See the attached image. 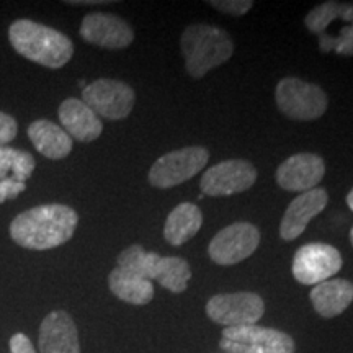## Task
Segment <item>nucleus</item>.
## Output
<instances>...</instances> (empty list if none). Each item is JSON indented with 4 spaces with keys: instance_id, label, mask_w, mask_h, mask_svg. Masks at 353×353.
<instances>
[{
    "instance_id": "nucleus-1",
    "label": "nucleus",
    "mask_w": 353,
    "mask_h": 353,
    "mask_svg": "<svg viewBox=\"0 0 353 353\" xmlns=\"http://www.w3.org/2000/svg\"><path fill=\"white\" fill-rule=\"evenodd\" d=\"M79 216L70 206L41 205L17 216L10 224L13 242L32 250L63 245L74 236Z\"/></svg>"
},
{
    "instance_id": "nucleus-2",
    "label": "nucleus",
    "mask_w": 353,
    "mask_h": 353,
    "mask_svg": "<svg viewBox=\"0 0 353 353\" xmlns=\"http://www.w3.org/2000/svg\"><path fill=\"white\" fill-rule=\"evenodd\" d=\"M8 39L19 54L50 69L63 68L74 54V44L64 33L32 20L13 21Z\"/></svg>"
},
{
    "instance_id": "nucleus-3",
    "label": "nucleus",
    "mask_w": 353,
    "mask_h": 353,
    "mask_svg": "<svg viewBox=\"0 0 353 353\" xmlns=\"http://www.w3.org/2000/svg\"><path fill=\"white\" fill-rule=\"evenodd\" d=\"M185 69L193 79L205 77L210 70L228 63L234 52L229 34L218 26L195 23L185 28L180 39Z\"/></svg>"
},
{
    "instance_id": "nucleus-4",
    "label": "nucleus",
    "mask_w": 353,
    "mask_h": 353,
    "mask_svg": "<svg viewBox=\"0 0 353 353\" xmlns=\"http://www.w3.org/2000/svg\"><path fill=\"white\" fill-rule=\"evenodd\" d=\"M304 25L314 33L322 52L335 51L341 56H353V3L329 2L312 8L304 19Z\"/></svg>"
},
{
    "instance_id": "nucleus-5",
    "label": "nucleus",
    "mask_w": 353,
    "mask_h": 353,
    "mask_svg": "<svg viewBox=\"0 0 353 353\" xmlns=\"http://www.w3.org/2000/svg\"><path fill=\"white\" fill-rule=\"evenodd\" d=\"M276 107L290 120L311 121L327 112L329 100L319 85L296 77H285L275 90Z\"/></svg>"
},
{
    "instance_id": "nucleus-6",
    "label": "nucleus",
    "mask_w": 353,
    "mask_h": 353,
    "mask_svg": "<svg viewBox=\"0 0 353 353\" xmlns=\"http://www.w3.org/2000/svg\"><path fill=\"white\" fill-rule=\"evenodd\" d=\"M219 348L226 353H294L296 350L291 335L257 324L224 329Z\"/></svg>"
},
{
    "instance_id": "nucleus-7",
    "label": "nucleus",
    "mask_w": 353,
    "mask_h": 353,
    "mask_svg": "<svg viewBox=\"0 0 353 353\" xmlns=\"http://www.w3.org/2000/svg\"><path fill=\"white\" fill-rule=\"evenodd\" d=\"M208 149L200 145L172 151L159 157L149 170V183L156 188H174L176 185L193 179L208 164Z\"/></svg>"
},
{
    "instance_id": "nucleus-8",
    "label": "nucleus",
    "mask_w": 353,
    "mask_h": 353,
    "mask_svg": "<svg viewBox=\"0 0 353 353\" xmlns=\"http://www.w3.org/2000/svg\"><path fill=\"white\" fill-rule=\"evenodd\" d=\"M265 303L262 296L249 291L216 294L206 303V314L213 322L228 327L255 325L262 319Z\"/></svg>"
},
{
    "instance_id": "nucleus-9",
    "label": "nucleus",
    "mask_w": 353,
    "mask_h": 353,
    "mask_svg": "<svg viewBox=\"0 0 353 353\" xmlns=\"http://www.w3.org/2000/svg\"><path fill=\"white\" fill-rule=\"evenodd\" d=\"M343 265L342 255L334 245L312 242L299 247L293 259V276L301 285H319L327 281Z\"/></svg>"
},
{
    "instance_id": "nucleus-10",
    "label": "nucleus",
    "mask_w": 353,
    "mask_h": 353,
    "mask_svg": "<svg viewBox=\"0 0 353 353\" xmlns=\"http://www.w3.org/2000/svg\"><path fill=\"white\" fill-rule=\"evenodd\" d=\"M82 101L97 114L108 120H123L134 107V90L121 81L99 79L82 90Z\"/></svg>"
},
{
    "instance_id": "nucleus-11",
    "label": "nucleus",
    "mask_w": 353,
    "mask_h": 353,
    "mask_svg": "<svg viewBox=\"0 0 353 353\" xmlns=\"http://www.w3.org/2000/svg\"><path fill=\"white\" fill-rule=\"evenodd\" d=\"M260 244V231L250 223H234L221 229L208 245L210 259L214 263L236 265L249 259Z\"/></svg>"
},
{
    "instance_id": "nucleus-12",
    "label": "nucleus",
    "mask_w": 353,
    "mask_h": 353,
    "mask_svg": "<svg viewBox=\"0 0 353 353\" xmlns=\"http://www.w3.org/2000/svg\"><path fill=\"white\" fill-rule=\"evenodd\" d=\"M257 180V170L244 159H231L210 167L201 176L200 188L206 196H231L249 190Z\"/></svg>"
},
{
    "instance_id": "nucleus-13",
    "label": "nucleus",
    "mask_w": 353,
    "mask_h": 353,
    "mask_svg": "<svg viewBox=\"0 0 353 353\" xmlns=\"http://www.w3.org/2000/svg\"><path fill=\"white\" fill-rule=\"evenodd\" d=\"M325 175L324 159L312 152L294 154L276 169V183L286 192H309Z\"/></svg>"
},
{
    "instance_id": "nucleus-14",
    "label": "nucleus",
    "mask_w": 353,
    "mask_h": 353,
    "mask_svg": "<svg viewBox=\"0 0 353 353\" xmlns=\"http://www.w3.org/2000/svg\"><path fill=\"white\" fill-rule=\"evenodd\" d=\"M81 37L87 43L107 50H123L134 39V32L125 20L112 13H88L81 25Z\"/></svg>"
},
{
    "instance_id": "nucleus-15",
    "label": "nucleus",
    "mask_w": 353,
    "mask_h": 353,
    "mask_svg": "<svg viewBox=\"0 0 353 353\" xmlns=\"http://www.w3.org/2000/svg\"><path fill=\"white\" fill-rule=\"evenodd\" d=\"M329 203V195L325 188H312L294 198L286 208L283 219L280 223L281 239L290 242L298 239L306 231L309 221L314 219L325 210Z\"/></svg>"
},
{
    "instance_id": "nucleus-16",
    "label": "nucleus",
    "mask_w": 353,
    "mask_h": 353,
    "mask_svg": "<svg viewBox=\"0 0 353 353\" xmlns=\"http://www.w3.org/2000/svg\"><path fill=\"white\" fill-rule=\"evenodd\" d=\"M39 353H81L76 322L65 311H52L39 325Z\"/></svg>"
},
{
    "instance_id": "nucleus-17",
    "label": "nucleus",
    "mask_w": 353,
    "mask_h": 353,
    "mask_svg": "<svg viewBox=\"0 0 353 353\" xmlns=\"http://www.w3.org/2000/svg\"><path fill=\"white\" fill-rule=\"evenodd\" d=\"M59 120L70 138L81 143H92L100 138L103 131V123L99 114L79 99H68L61 103Z\"/></svg>"
},
{
    "instance_id": "nucleus-18",
    "label": "nucleus",
    "mask_w": 353,
    "mask_h": 353,
    "mask_svg": "<svg viewBox=\"0 0 353 353\" xmlns=\"http://www.w3.org/2000/svg\"><path fill=\"white\" fill-rule=\"evenodd\" d=\"M311 303L316 312L325 319L342 314L353 301V283L342 278H330L316 285L311 291Z\"/></svg>"
},
{
    "instance_id": "nucleus-19",
    "label": "nucleus",
    "mask_w": 353,
    "mask_h": 353,
    "mask_svg": "<svg viewBox=\"0 0 353 353\" xmlns=\"http://www.w3.org/2000/svg\"><path fill=\"white\" fill-rule=\"evenodd\" d=\"M28 138L37 151L48 159H64L72 151V138L59 125L52 121L38 120L28 128Z\"/></svg>"
},
{
    "instance_id": "nucleus-20",
    "label": "nucleus",
    "mask_w": 353,
    "mask_h": 353,
    "mask_svg": "<svg viewBox=\"0 0 353 353\" xmlns=\"http://www.w3.org/2000/svg\"><path fill=\"white\" fill-rule=\"evenodd\" d=\"M203 214L193 203H180L167 216L164 237L172 245H182L188 242L201 229Z\"/></svg>"
},
{
    "instance_id": "nucleus-21",
    "label": "nucleus",
    "mask_w": 353,
    "mask_h": 353,
    "mask_svg": "<svg viewBox=\"0 0 353 353\" xmlns=\"http://www.w3.org/2000/svg\"><path fill=\"white\" fill-rule=\"evenodd\" d=\"M108 286L118 299L128 304H134V306H144V304L151 303L154 298L152 281L132 275L118 267L110 273Z\"/></svg>"
},
{
    "instance_id": "nucleus-22",
    "label": "nucleus",
    "mask_w": 353,
    "mask_h": 353,
    "mask_svg": "<svg viewBox=\"0 0 353 353\" xmlns=\"http://www.w3.org/2000/svg\"><path fill=\"white\" fill-rule=\"evenodd\" d=\"M192 270L187 260L180 257H161L154 270L152 280H156L172 293L180 294L187 290Z\"/></svg>"
},
{
    "instance_id": "nucleus-23",
    "label": "nucleus",
    "mask_w": 353,
    "mask_h": 353,
    "mask_svg": "<svg viewBox=\"0 0 353 353\" xmlns=\"http://www.w3.org/2000/svg\"><path fill=\"white\" fill-rule=\"evenodd\" d=\"M161 259V255L156 252H148L143 247L134 244L126 247L123 252L118 255L117 262L118 268L132 273V275L144 278V280H152L154 270H156V265Z\"/></svg>"
},
{
    "instance_id": "nucleus-24",
    "label": "nucleus",
    "mask_w": 353,
    "mask_h": 353,
    "mask_svg": "<svg viewBox=\"0 0 353 353\" xmlns=\"http://www.w3.org/2000/svg\"><path fill=\"white\" fill-rule=\"evenodd\" d=\"M34 157L30 152L19 151V149L0 145V180L10 179L8 172H12V179L25 183L34 170Z\"/></svg>"
},
{
    "instance_id": "nucleus-25",
    "label": "nucleus",
    "mask_w": 353,
    "mask_h": 353,
    "mask_svg": "<svg viewBox=\"0 0 353 353\" xmlns=\"http://www.w3.org/2000/svg\"><path fill=\"white\" fill-rule=\"evenodd\" d=\"M208 6L213 7L214 10L228 13V15L241 17L254 7V2L250 0H210Z\"/></svg>"
},
{
    "instance_id": "nucleus-26",
    "label": "nucleus",
    "mask_w": 353,
    "mask_h": 353,
    "mask_svg": "<svg viewBox=\"0 0 353 353\" xmlns=\"http://www.w3.org/2000/svg\"><path fill=\"white\" fill-rule=\"evenodd\" d=\"M17 121L10 114L0 112V145H6L17 136Z\"/></svg>"
},
{
    "instance_id": "nucleus-27",
    "label": "nucleus",
    "mask_w": 353,
    "mask_h": 353,
    "mask_svg": "<svg viewBox=\"0 0 353 353\" xmlns=\"http://www.w3.org/2000/svg\"><path fill=\"white\" fill-rule=\"evenodd\" d=\"M26 190V183H20L17 180L10 179H3L0 180V203L7 201V200H13L20 195L21 192Z\"/></svg>"
},
{
    "instance_id": "nucleus-28",
    "label": "nucleus",
    "mask_w": 353,
    "mask_h": 353,
    "mask_svg": "<svg viewBox=\"0 0 353 353\" xmlns=\"http://www.w3.org/2000/svg\"><path fill=\"white\" fill-rule=\"evenodd\" d=\"M10 353H37L32 341L25 334H15L10 339Z\"/></svg>"
},
{
    "instance_id": "nucleus-29",
    "label": "nucleus",
    "mask_w": 353,
    "mask_h": 353,
    "mask_svg": "<svg viewBox=\"0 0 353 353\" xmlns=\"http://www.w3.org/2000/svg\"><path fill=\"white\" fill-rule=\"evenodd\" d=\"M347 205H348V208L353 211V188L348 192V195H347Z\"/></svg>"
},
{
    "instance_id": "nucleus-30",
    "label": "nucleus",
    "mask_w": 353,
    "mask_h": 353,
    "mask_svg": "<svg viewBox=\"0 0 353 353\" xmlns=\"http://www.w3.org/2000/svg\"><path fill=\"white\" fill-rule=\"evenodd\" d=\"M350 242H352V245H353V228H352V231H350Z\"/></svg>"
}]
</instances>
